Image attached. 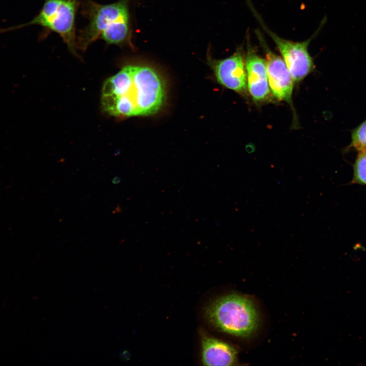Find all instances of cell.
<instances>
[{
	"label": "cell",
	"mask_w": 366,
	"mask_h": 366,
	"mask_svg": "<svg viewBox=\"0 0 366 366\" xmlns=\"http://www.w3.org/2000/svg\"><path fill=\"white\" fill-rule=\"evenodd\" d=\"M205 313L208 321L216 329L236 337H249L258 325V314L254 302L237 293L218 298L207 307Z\"/></svg>",
	"instance_id": "obj_3"
},
{
	"label": "cell",
	"mask_w": 366,
	"mask_h": 366,
	"mask_svg": "<svg viewBox=\"0 0 366 366\" xmlns=\"http://www.w3.org/2000/svg\"><path fill=\"white\" fill-rule=\"evenodd\" d=\"M256 34L265 54L270 90L276 99L290 103L294 81L292 76L283 58L269 48L260 32Z\"/></svg>",
	"instance_id": "obj_6"
},
{
	"label": "cell",
	"mask_w": 366,
	"mask_h": 366,
	"mask_svg": "<svg viewBox=\"0 0 366 366\" xmlns=\"http://www.w3.org/2000/svg\"><path fill=\"white\" fill-rule=\"evenodd\" d=\"M79 5L80 0H45L39 13L30 21L6 28L2 32L33 25H40L48 32L57 34L69 51L78 56L75 20Z\"/></svg>",
	"instance_id": "obj_4"
},
{
	"label": "cell",
	"mask_w": 366,
	"mask_h": 366,
	"mask_svg": "<svg viewBox=\"0 0 366 366\" xmlns=\"http://www.w3.org/2000/svg\"><path fill=\"white\" fill-rule=\"evenodd\" d=\"M246 1L259 24L276 44L293 81L298 82L302 80L314 70V62L309 52L308 47L318 31L310 38L302 42H294L281 38L266 25L251 1Z\"/></svg>",
	"instance_id": "obj_5"
},
{
	"label": "cell",
	"mask_w": 366,
	"mask_h": 366,
	"mask_svg": "<svg viewBox=\"0 0 366 366\" xmlns=\"http://www.w3.org/2000/svg\"><path fill=\"white\" fill-rule=\"evenodd\" d=\"M351 149L366 152V119L351 131L350 143L344 151Z\"/></svg>",
	"instance_id": "obj_10"
},
{
	"label": "cell",
	"mask_w": 366,
	"mask_h": 366,
	"mask_svg": "<svg viewBox=\"0 0 366 366\" xmlns=\"http://www.w3.org/2000/svg\"><path fill=\"white\" fill-rule=\"evenodd\" d=\"M129 2L118 0L101 4L92 0H84L82 13L88 23L77 36V50L84 51L99 39L108 45L131 46Z\"/></svg>",
	"instance_id": "obj_2"
},
{
	"label": "cell",
	"mask_w": 366,
	"mask_h": 366,
	"mask_svg": "<svg viewBox=\"0 0 366 366\" xmlns=\"http://www.w3.org/2000/svg\"><path fill=\"white\" fill-rule=\"evenodd\" d=\"M245 58L248 89L253 99L257 102L266 100L270 95L266 65L248 44Z\"/></svg>",
	"instance_id": "obj_8"
},
{
	"label": "cell",
	"mask_w": 366,
	"mask_h": 366,
	"mask_svg": "<svg viewBox=\"0 0 366 366\" xmlns=\"http://www.w3.org/2000/svg\"><path fill=\"white\" fill-rule=\"evenodd\" d=\"M165 97V84L157 70L128 64L105 81L101 103L103 109L114 116H143L157 113Z\"/></svg>",
	"instance_id": "obj_1"
},
{
	"label": "cell",
	"mask_w": 366,
	"mask_h": 366,
	"mask_svg": "<svg viewBox=\"0 0 366 366\" xmlns=\"http://www.w3.org/2000/svg\"><path fill=\"white\" fill-rule=\"evenodd\" d=\"M121 181V179L118 176H115L112 179V182L113 184H118Z\"/></svg>",
	"instance_id": "obj_12"
},
{
	"label": "cell",
	"mask_w": 366,
	"mask_h": 366,
	"mask_svg": "<svg viewBox=\"0 0 366 366\" xmlns=\"http://www.w3.org/2000/svg\"><path fill=\"white\" fill-rule=\"evenodd\" d=\"M218 82L240 94L247 89L245 58L241 49L232 55L222 59L208 60Z\"/></svg>",
	"instance_id": "obj_7"
},
{
	"label": "cell",
	"mask_w": 366,
	"mask_h": 366,
	"mask_svg": "<svg viewBox=\"0 0 366 366\" xmlns=\"http://www.w3.org/2000/svg\"><path fill=\"white\" fill-rule=\"evenodd\" d=\"M351 184L366 185V152H358L353 164Z\"/></svg>",
	"instance_id": "obj_11"
},
{
	"label": "cell",
	"mask_w": 366,
	"mask_h": 366,
	"mask_svg": "<svg viewBox=\"0 0 366 366\" xmlns=\"http://www.w3.org/2000/svg\"><path fill=\"white\" fill-rule=\"evenodd\" d=\"M236 359V350L230 345L208 336L202 337L201 360L204 365H231Z\"/></svg>",
	"instance_id": "obj_9"
}]
</instances>
